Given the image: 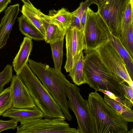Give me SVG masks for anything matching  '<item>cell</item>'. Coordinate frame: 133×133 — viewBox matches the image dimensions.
Masks as SVG:
<instances>
[{"label":"cell","mask_w":133,"mask_h":133,"mask_svg":"<svg viewBox=\"0 0 133 133\" xmlns=\"http://www.w3.org/2000/svg\"><path fill=\"white\" fill-rule=\"evenodd\" d=\"M85 53L83 71L86 83L95 91H109L125 102L123 88L120 84L123 80L106 66L95 50Z\"/></svg>","instance_id":"6da1fadb"},{"label":"cell","mask_w":133,"mask_h":133,"mask_svg":"<svg viewBox=\"0 0 133 133\" xmlns=\"http://www.w3.org/2000/svg\"><path fill=\"white\" fill-rule=\"evenodd\" d=\"M28 64L58 105L66 119L71 121L72 117L68 105L66 88L70 83L61 71L49 65L29 59Z\"/></svg>","instance_id":"7a4b0ae2"},{"label":"cell","mask_w":133,"mask_h":133,"mask_svg":"<svg viewBox=\"0 0 133 133\" xmlns=\"http://www.w3.org/2000/svg\"><path fill=\"white\" fill-rule=\"evenodd\" d=\"M88 107L95 124V133H123L128 122L119 116L97 91L89 94Z\"/></svg>","instance_id":"3957f363"},{"label":"cell","mask_w":133,"mask_h":133,"mask_svg":"<svg viewBox=\"0 0 133 133\" xmlns=\"http://www.w3.org/2000/svg\"><path fill=\"white\" fill-rule=\"evenodd\" d=\"M36 105L46 118H65L59 106L29 66L28 62L20 74Z\"/></svg>","instance_id":"277c9868"},{"label":"cell","mask_w":133,"mask_h":133,"mask_svg":"<svg viewBox=\"0 0 133 133\" xmlns=\"http://www.w3.org/2000/svg\"><path fill=\"white\" fill-rule=\"evenodd\" d=\"M66 94L68 107L74 112L77 120L79 133H95L94 122L88 100L83 98L80 89L70 83L66 88Z\"/></svg>","instance_id":"5b68a950"},{"label":"cell","mask_w":133,"mask_h":133,"mask_svg":"<svg viewBox=\"0 0 133 133\" xmlns=\"http://www.w3.org/2000/svg\"><path fill=\"white\" fill-rule=\"evenodd\" d=\"M108 28L99 13L94 12L88 7L84 33L85 52L95 50L109 41L106 32Z\"/></svg>","instance_id":"8992f818"},{"label":"cell","mask_w":133,"mask_h":133,"mask_svg":"<svg viewBox=\"0 0 133 133\" xmlns=\"http://www.w3.org/2000/svg\"><path fill=\"white\" fill-rule=\"evenodd\" d=\"M65 118H40L20 122L16 133H79L70 127Z\"/></svg>","instance_id":"52a82bcc"},{"label":"cell","mask_w":133,"mask_h":133,"mask_svg":"<svg viewBox=\"0 0 133 133\" xmlns=\"http://www.w3.org/2000/svg\"><path fill=\"white\" fill-rule=\"evenodd\" d=\"M130 0H107L97 12L112 34L119 38L122 19Z\"/></svg>","instance_id":"ba28073f"},{"label":"cell","mask_w":133,"mask_h":133,"mask_svg":"<svg viewBox=\"0 0 133 133\" xmlns=\"http://www.w3.org/2000/svg\"><path fill=\"white\" fill-rule=\"evenodd\" d=\"M106 66L126 82L133 89V82L125 65L118 52L109 41L96 49Z\"/></svg>","instance_id":"9c48e42d"},{"label":"cell","mask_w":133,"mask_h":133,"mask_svg":"<svg viewBox=\"0 0 133 133\" xmlns=\"http://www.w3.org/2000/svg\"><path fill=\"white\" fill-rule=\"evenodd\" d=\"M66 59L64 68L68 72L85 48L84 36L81 29L72 26L66 30Z\"/></svg>","instance_id":"30bf717a"},{"label":"cell","mask_w":133,"mask_h":133,"mask_svg":"<svg viewBox=\"0 0 133 133\" xmlns=\"http://www.w3.org/2000/svg\"><path fill=\"white\" fill-rule=\"evenodd\" d=\"M10 87L12 96V107L30 109L36 106L20 75L13 76Z\"/></svg>","instance_id":"8fae6325"},{"label":"cell","mask_w":133,"mask_h":133,"mask_svg":"<svg viewBox=\"0 0 133 133\" xmlns=\"http://www.w3.org/2000/svg\"><path fill=\"white\" fill-rule=\"evenodd\" d=\"M41 18L46 30L44 40L46 43L50 44L64 39L66 30L61 23L42 12Z\"/></svg>","instance_id":"7c38bea8"},{"label":"cell","mask_w":133,"mask_h":133,"mask_svg":"<svg viewBox=\"0 0 133 133\" xmlns=\"http://www.w3.org/2000/svg\"><path fill=\"white\" fill-rule=\"evenodd\" d=\"M19 4L10 6L4 12L0 24V49L6 44L9 35L19 13Z\"/></svg>","instance_id":"4fadbf2b"},{"label":"cell","mask_w":133,"mask_h":133,"mask_svg":"<svg viewBox=\"0 0 133 133\" xmlns=\"http://www.w3.org/2000/svg\"><path fill=\"white\" fill-rule=\"evenodd\" d=\"M2 116L9 117L20 122L44 117L43 113L36 106L30 109H18L12 107L6 111Z\"/></svg>","instance_id":"5bb4252c"},{"label":"cell","mask_w":133,"mask_h":133,"mask_svg":"<svg viewBox=\"0 0 133 133\" xmlns=\"http://www.w3.org/2000/svg\"><path fill=\"white\" fill-rule=\"evenodd\" d=\"M32 46V39L27 37H24L20 45L19 50L12 63L16 74L20 75L21 70L28 62Z\"/></svg>","instance_id":"9a60e30c"},{"label":"cell","mask_w":133,"mask_h":133,"mask_svg":"<svg viewBox=\"0 0 133 133\" xmlns=\"http://www.w3.org/2000/svg\"><path fill=\"white\" fill-rule=\"evenodd\" d=\"M109 41L123 61L132 80L133 79V59L121 43L119 38L114 35L109 30L106 32Z\"/></svg>","instance_id":"2e32d148"},{"label":"cell","mask_w":133,"mask_h":133,"mask_svg":"<svg viewBox=\"0 0 133 133\" xmlns=\"http://www.w3.org/2000/svg\"><path fill=\"white\" fill-rule=\"evenodd\" d=\"M22 15L40 32L45 38L46 30L41 18V11L33 5L24 4L21 10Z\"/></svg>","instance_id":"e0dca14e"},{"label":"cell","mask_w":133,"mask_h":133,"mask_svg":"<svg viewBox=\"0 0 133 133\" xmlns=\"http://www.w3.org/2000/svg\"><path fill=\"white\" fill-rule=\"evenodd\" d=\"M18 18L19 30L25 37L37 41L44 40V37L38 30L23 15Z\"/></svg>","instance_id":"ac0fdd59"},{"label":"cell","mask_w":133,"mask_h":133,"mask_svg":"<svg viewBox=\"0 0 133 133\" xmlns=\"http://www.w3.org/2000/svg\"><path fill=\"white\" fill-rule=\"evenodd\" d=\"M84 59L82 52L68 72V75L75 84L78 86L86 83L83 71Z\"/></svg>","instance_id":"d6986e66"},{"label":"cell","mask_w":133,"mask_h":133,"mask_svg":"<svg viewBox=\"0 0 133 133\" xmlns=\"http://www.w3.org/2000/svg\"><path fill=\"white\" fill-rule=\"evenodd\" d=\"M104 99L106 102L114 109L119 116L128 122H133V111L131 109L110 98L105 94Z\"/></svg>","instance_id":"ffe728a7"},{"label":"cell","mask_w":133,"mask_h":133,"mask_svg":"<svg viewBox=\"0 0 133 133\" xmlns=\"http://www.w3.org/2000/svg\"><path fill=\"white\" fill-rule=\"evenodd\" d=\"M48 15L61 23L66 30L71 27L73 21L72 13L65 8H63L57 10H50Z\"/></svg>","instance_id":"44dd1931"},{"label":"cell","mask_w":133,"mask_h":133,"mask_svg":"<svg viewBox=\"0 0 133 133\" xmlns=\"http://www.w3.org/2000/svg\"><path fill=\"white\" fill-rule=\"evenodd\" d=\"M64 39L50 44L54 64V68L61 71L63 57Z\"/></svg>","instance_id":"7402d4cb"},{"label":"cell","mask_w":133,"mask_h":133,"mask_svg":"<svg viewBox=\"0 0 133 133\" xmlns=\"http://www.w3.org/2000/svg\"><path fill=\"white\" fill-rule=\"evenodd\" d=\"M133 22L122 31L119 39L125 49L133 57Z\"/></svg>","instance_id":"603a6c76"},{"label":"cell","mask_w":133,"mask_h":133,"mask_svg":"<svg viewBox=\"0 0 133 133\" xmlns=\"http://www.w3.org/2000/svg\"><path fill=\"white\" fill-rule=\"evenodd\" d=\"M12 99L10 87L0 93V116L12 107Z\"/></svg>","instance_id":"cb8c5ba5"},{"label":"cell","mask_w":133,"mask_h":133,"mask_svg":"<svg viewBox=\"0 0 133 133\" xmlns=\"http://www.w3.org/2000/svg\"><path fill=\"white\" fill-rule=\"evenodd\" d=\"M12 72V66L8 64L0 73V93L4 90V86L11 81L13 76Z\"/></svg>","instance_id":"d4e9b609"},{"label":"cell","mask_w":133,"mask_h":133,"mask_svg":"<svg viewBox=\"0 0 133 133\" xmlns=\"http://www.w3.org/2000/svg\"><path fill=\"white\" fill-rule=\"evenodd\" d=\"M133 7L130 1L126 8L122 19V31L127 29L130 24L133 22Z\"/></svg>","instance_id":"484cf974"},{"label":"cell","mask_w":133,"mask_h":133,"mask_svg":"<svg viewBox=\"0 0 133 133\" xmlns=\"http://www.w3.org/2000/svg\"><path fill=\"white\" fill-rule=\"evenodd\" d=\"M17 122L12 118L7 121L0 120V133L9 129H15L17 126Z\"/></svg>","instance_id":"4316f807"},{"label":"cell","mask_w":133,"mask_h":133,"mask_svg":"<svg viewBox=\"0 0 133 133\" xmlns=\"http://www.w3.org/2000/svg\"><path fill=\"white\" fill-rule=\"evenodd\" d=\"M92 4H93V0H87L84 2H82L79 7L72 12L81 18L84 11L87 10L89 6Z\"/></svg>","instance_id":"83f0119b"},{"label":"cell","mask_w":133,"mask_h":133,"mask_svg":"<svg viewBox=\"0 0 133 133\" xmlns=\"http://www.w3.org/2000/svg\"><path fill=\"white\" fill-rule=\"evenodd\" d=\"M120 84L123 88L125 99L133 103V89L124 80L120 83Z\"/></svg>","instance_id":"f1b7e54d"},{"label":"cell","mask_w":133,"mask_h":133,"mask_svg":"<svg viewBox=\"0 0 133 133\" xmlns=\"http://www.w3.org/2000/svg\"><path fill=\"white\" fill-rule=\"evenodd\" d=\"M99 91H101L107 95L110 98L126 106L125 101L121 99L111 92L108 90H103L101 89L99 90Z\"/></svg>","instance_id":"f546056e"},{"label":"cell","mask_w":133,"mask_h":133,"mask_svg":"<svg viewBox=\"0 0 133 133\" xmlns=\"http://www.w3.org/2000/svg\"><path fill=\"white\" fill-rule=\"evenodd\" d=\"M86 18L87 10L85 11L84 12L81 17L80 21L81 29L83 32V34L86 22Z\"/></svg>","instance_id":"4dcf8cb0"},{"label":"cell","mask_w":133,"mask_h":133,"mask_svg":"<svg viewBox=\"0 0 133 133\" xmlns=\"http://www.w3.org/2000/svg\"><path fill=\"white\" fill-rule=\"evenodd\" d=\"M11 2V0H0V13L6 8Z\"/></svg>","instance_id":"1f68e13d"},{"label":"cell","mask_w":133,"mask_h":133,"mask_svg":"<svg viewBox=\"0 0 133 133\" xmlns=\"http://www.w3.org/2000/svg\"><path fill=\"white\" fill-rule=\"evenodd\" d=\"M107 0H93V4H96L98 8L104 3Z\"/></svg>","instance_id":"d6a6232c"},{"label":"cell","mask_w":133,"mask_h":133,"mask_svg":"<svg viewBox=\"0 0 133 133\" xmlns=\"http://www.w3.org/2000/svg\"><path fill=\"white\" fill-rule=\"evenodd\" d=\"M22 2L24 3V4H27V5H32V4L29 1V0H21Z\"/></svg>","instance_id":"836d02e7"},{"label":"cell","mask_w":133,"mask_h":133,"mask_svg":"<svg viewBox=\"0 0 133 133\" xmlns=\"http://www.w3.org/2000/svg\"><path fill=\"white\" fill-rule=\"evenodd\" d=\"M133 129H132V130H130V131H127L126 133H133Z\"/></svg>","instance_id":"e575fe53"}]
</instances>
